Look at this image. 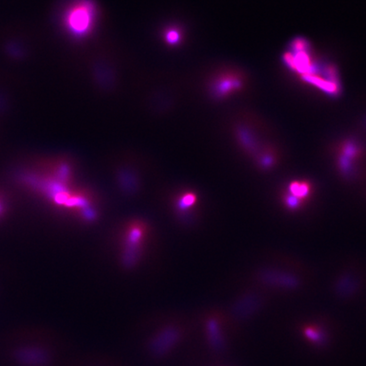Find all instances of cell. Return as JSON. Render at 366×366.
<instances>
[{
	"label": "cell",
	"instance_id": "5bb4252c",
	"mask_svg": "<svg viewBox=\"0 0 366 366\" xmlns=\"http://www.w3.org/2000/svg\"><path fill=\"white\" fill-rule=\"evenodd\" d=\"M303 333L305 338L318 346H323L327 343L326 331L316 325H306L303 329Z\"/></svg>",
	"mask_w": 366,
	"mask_h": 366
},
{
	"label": "cell",
	"instance_id": "8992f818",
	"mask_svg": "<svg viewBox=\"0 0 366 366\" xmlns=\"http://www.w3.org/2000/svg\"><path fill=\"white\" fill-rule=\"evenodd\" d=\"M334 162L340 178L346 183H357L363 179L365 171L360 165L362 161L354 160L334 153Z\"/></svg>",
	"mask_w": 366,
	"mask_h": 366
},
{
	"label": "cell",
	"instance_id": "e0dca14e",
	"mask_svg": "<svg viewBox=\"0 0 366 366\" xmlns=\"http://www.w3.org/2000/svg\"><path fill=\"white\" fill-rule=\"evenodd\" d=\"M4 205H4V202H3V199L0 198V216L2 215L3 211H4Z\"/></svg>",
	"mask_w": 366,
	"mask_h": 366
},
{
	"label": "cell",
	"instance_id": "6da1fadb",
	"mask_svg": "<svg viewBox=\"0 0 366 366\" xmlns=\"http://www.w3.org/2000/svg\"><path fill=\"white\" fill-rule=\"evenodd\" d=\"M285 65L304 83L330 96L339 93L338 74L331 64L318 60L313 49L305 40L294 41L284 56Z\"/></svg>",
	"mask_w": 366,
	"mask_h": 366
},
{
	"label": "cell",
	"instance_id": "52a82bcc",
	"mask_svg": "<svg viewBox=\"0 0 366 366\" xmlns=\"http://www.w3.org/2000/svg\"><path fill=\"white\" fill-rule=\"evenodd\" d=\"M280 156L279 150L275 146L266 144L253 159L259 171L269 172L278 165L280 162Z\"/></svg>",
	"mask_w": 366,
	"mask_h": 366
},
{
	"label": "cell",
	"instance_id": "3957f363",
	"mask_svg": "<svg viewBox=\"0 0 366 366\" xmlns=\"http://www.w3.org/2000/svg\"><path fill=\"white\" fill-rule=\"evenodd\" d=\"M253 280L265 287L284 291L300 289L304 284V276L295 268L281 264H265L252 274Z\"/></svg>",
	"mask_w": 366,
	"mask_h": 366
},
{
	"label": "cell",
	"instance_id": "4fadbf2b",
	"mask_svg": "<svg viewBox=\"0 0 366 366\" xmlns=\"http://www.w3.org/2000/svg\"><path fill=\"white\" fill-rule=\"evenodd\" d=\"M261 304V296L254 292H251L238 302V306L236 307V313L244 316L248 315L257 310Z\"/></svg>",
	"mask_w": 366,
	"mask_h": 366
},
{
	"label": "cell",
	"instance_id": "5b68a950",
	"mask_svg": "<svg viewBox=\"0 0 366 366\" xmlns=\"http://www.w3.org/2000/svg\"><path fill=\"white\" fill-rule=\"evenodd\" d=\"M363 278L358 271L352 269L341 271L334 280V293L343 298L353 297L362 287Z\"/></svg>",
	"mask_w": 366,
	"mask_h": 366
},
{
	"label": "cell",
	"instance_id": "2e32d148",
	"mask_svg": "<svg viewBox=\"0 0 366 366\" xmlns=\"http://www.w3.org/2000/svg\"><path fill=\"white\" fill-rule=\"evenodd\" d=\"M208 331L212 346L217 350L222 349L224 346V341L221 337V331L216 320H210L209 321Z\"/></svg>",
	"mask_w": 366,
	"mask_h": 366
},
{
	"label": "cell",
	"instance_id": "277c9868",
	"mask_svg": "<svg viewBox=\"0 0 366 366\" xmlns=\"http://www.w3.org/2000/svg\"><path fill=\"white\" fill-rule=\"evenodd\" d=\"M245 86V78L239 70L232 68L218 70L206 81L205 87L214 100H225L236 95Z\"/></svg>",
	"mask_w": 366,
	"mask_h": 366
},
{
	"label": "cell",
	"instance_id": "30bf717a",
	"mask_svg": "<svg viewBox=\"0 0 366 366\" xmlns=\"http://www.w3.org/2000/svg\"><path fill=\"white\" fill-rule=\"evenodd\" d=\"M335 154L343 155L354 160L362 161L366 158V150L364 146L356 140L346 139L337 145Z\"/></svg>",
	"mask_w": 366,
	"mask_h": 366
},
{
	"label": "cell",
	"instance_id": "9c48e42d",
	"mask_svg": "<svg viewBox=\"0 0 366 366\" xmlns=\"http://www.w3.org/2000/svg\"><path fill=\"white\" fill-rule=\"evenodd\" d=\"M179 338V331L174 327H169L158 334L150 343V349L156 354L166 353Z\"/></svg>",
	"mask_w": 366,
	"mask_h": 366
},
{
	"label": "cell",
	"instance_id": "8fae6325",
	"mask_svg": "<svg viewBox=\"0 0 366 366\" xmlns=\"http://www.w3.org/2000/svg\"><path fill=\"white\" fill-rule=\"evenodd\" d=\"M285 189L291 194L306 202L310 201L314 192L313 183L304 179L292 181L285 187Z\"/></svg>",
	"mask_w": 366,
	"mask_h": 366
},
{
	"label": "cell",
	"instance_id": "7c38bea8",
	"mask_svg": "<svg viewBox=\"0 0 366 366\" xmlns=\"http://www.w3.org/2000/svg\"><path fill=\"white\" fill-rule=\"evenodd\" d=\"M279 201L285 210L293 213L304 210L309 203L291 194L285 188L279 192Z\"/></svg>",
	"mask_w": 366,
	"mask_h": 366
},
{
	"label": "cell",
	"instance_id": "9a60e30c",
	"mask_svg": "<svg viewBox=\"0 0 366 366\" xmlns=\"http://www.w3.org/2000/svg\"><path fill=\"white\" fill-rule=\"evenodd\" d=\"M162 38L170 47L178 46L183 41V31L177 26H169L162 32Z\"/></svg>",
	"mask_w": 366,
	"mask_h": 366
},
{
	"label": "cell",
	"instance_id": "7a4b0ae2",
	"mask_svg": "<svg viewBox=\"0 0 366 366\" xmlns=\"http://www.w3.org/2000/svg\"><path fill=\"white\" fill-rule=\"evenodd\" d=\"M100 17L94 0H70L63 10L62 27L73 38L86 39L93 34Z\"/></svg>",
	"mask_w": 366,
	"mask_h": 366
},
{
	"label": "cell",
	"instance_id": "ba28073f",
	"mask_svg": "<svg viewBox=\"0 0 366 366\" xmlns=\"http://www.w3.org/2000/svg\"><path fill=\"white\" fill-rule=\"evenodd\" d=\"M143 226L142 223H134L126 230V238H125V252L128 253L127 260L129 263L131 261H134L133 256L136 253L139 252V249L142 247V243L143 239Z\"/></svg>",
	"mask_w": 366,
	"mask_h": 366
}]
</instances>
